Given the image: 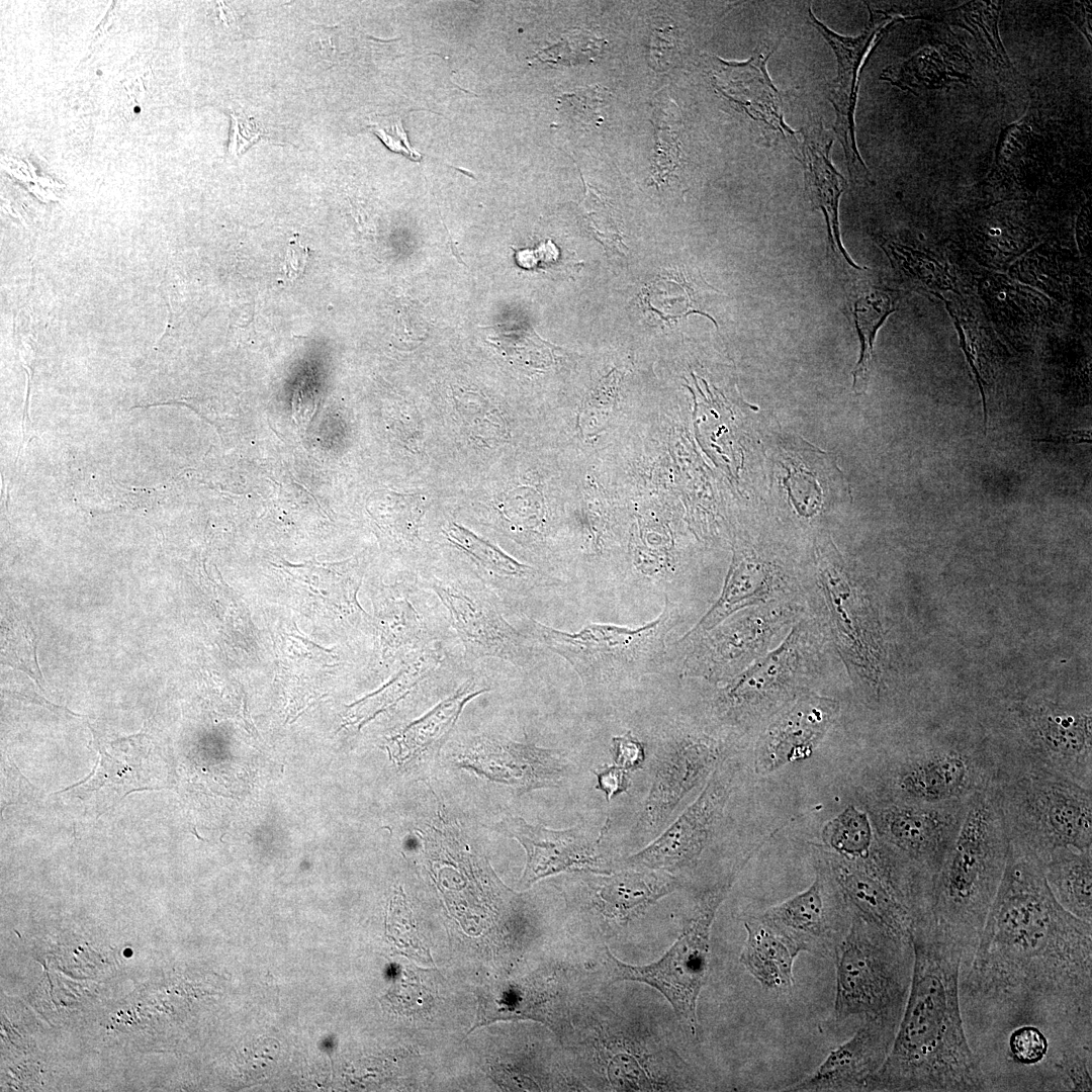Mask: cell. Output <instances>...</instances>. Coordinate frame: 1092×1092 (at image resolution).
<instances>
[{
  "instance_id": "6da1fadb",
  "label": "cell",
  "mask_w": 1092,
  "mask_h": 1092,
  "mask_svg": "<svg viewBox=\"0 0 1092 1092\" xmlns=\"http://www.w3.org/2000/svg\"><path fill=\"white\" fill-rule=\"evenodd\" d=\"M912 977L892 1048L862 1091H987L960 1004L961 946L930 921L914 925Z\"/></svg>"
},
{
  "instance_id": "7a4b0ae2",
  "label": "cell",
  "mask_w": 1092,
  "mask_h": 1092,
  "mask_svg": "<svg viewBox=\"0 0 1092 1092\" xmlns=\"http://www.w3.org/2000/svg\"><path fill=\"white\" fill-rule=\"evenodd\" d=\"M1009 837L991 788L973 794L960 831L931 878L930 922L972 958L1005 870Z\"/></svg>"
},
{
  "instance_id": "3957f363",
  "label": "cell",
  "mask_w": 1092,
  "mask_h": 1092,
  "mask_svg": "<svg viewBox=\"0 0 1092 1092\" xmlns=\"http://www.w3.org/2000/svg\"><path fill=\"white\" fill-rule=\"evenodd\" d=\"M991 789L1009 841L1040 860L1058 848H1092V788L1045 768L1003 765Z\"/></svg>"
},
{
  "instance_id": "277c9868",
  "label": "cell",
  "mask_w": 1092,
  "mask_h": 1092,
  "mask_svg": "<svg viewBox=\"0 0 1092 1092\" xmlns=\"http://www.w3.org/2000/svg\"><path fill=\"white\" fill-rule=\"evenodd\" d=\"M834 954L835 1019L857 1016L899 1025L912 977L911 936L850 914Z\"/></svg>"
},
{
  "instance_id": "5b68a950",
  "label": "cell",
  "mask_w": 1092,
  "mask_h": 1092,
  "mask_svg": "<svg viewBox=\"0 0 1092 1092\" xmlns=\"http://www.w3.org/2000/svg\"><path fill=\"white\" fill-rule=\"evenodd\" d=\"M674 615L673 604L666 598L660 615L635 629L589 624L568 633L530 617L527 629L535 641L565 659L584 686L610 687L653 673L662 665Z\"/></svg>"
},
{
  "instance_id": "8992f818",
  "label": "cell",
  "mask_w": 1092,
  "mask_h": 1092,
  "mask_svg": "<svg viewBox=\"0 0 1092 1092\" xmlns=\"http://www.w3.org/2000/svg\"><path fill=\"white\" fill-rule=\"evenodd\" d=\"M734 877L735 873L697 898L682 933L660 960L631 966L607 951L606 966L614 980L637 981L658 990L694 1035L698 998L708 976L712 924Z\"/></svg>"
},
{
  "instance_id": "52a82bcc",
  "label": "cell",
  "mask_w": 1092,
  "mask_h": 1092,
  "mask_svg": "<svg viewBox=\"0 0 1092 1092\" xmlns=\"http://www.w3.org/2000/svg\"><path fill=\"white\" fill-rule=\"evenodd\" d=\"M426 586L445 607L466 659L494 658L518 668L532 664V646L505 619L499 599L483 582L432 575Z\"/></svg>"
},
{
  "instance_id": "ba28073f",
  "label": "cell",
  "mask_w": 1092,
  "mask_h": 1092,
  "mask_svg": "<svg viewBox=\"0 0 1092 1092\" xmlns=\"http://www.w3.org/2000/svg\"><path fill=\"white\" fill-rule=\"evenodd\" d=\"M968 800L936 804L889 800L869 813L879 837L931 880L960 831Z\"/></svg>"
},
{
  "instance_id": "9c48e42d",
  "label": "cell",
  "mask_w": 1092,
  "mask_h": 1092,
  "mask_svg": "<svg viewBox=\"0 0 1092 1092\" xmlns=\"http://www.w3.org/2000/svg\"><path fill=\"white\" fill-rule=\"evenodd\" d=\"M731 789L732 772L718 764L698 798L661 835L629 856L627 866L667 873L696 861L723 814Z\"/></svg>"
},
{
  "instance_id": "30bf717a",
  "label": "cell",
  "mask_w": 1092,
  "mask_h": 1092,
  "mask_svg": "<svg viewBox=\"0 0 1092 1092\" xmlns=\"http://www.w3.org/2000/svg\"><path fill=\"white\" fill-rule=\"evenodd\" d=\"M986 761L953 748L929 750L898 766L890 800L918 804L966 800L992 787L997 770Z\"/></svg>"
},
{
  "instance_id": "8fae6325",
  "label": "cell",
  "mask_w": 1092,
  "mask_h": 1092,
  "mask_svg": "<svg viewBox=\"0 0 1092 1092\" xmlns=\"http://www.w3.org/2000/svg\"><path fill=\"white\" fill-rule=\"evenodd\" d=\"M456 760L459 767L508 785L519 794L556 787L567 771L558 750L486 735L470 737L460 744Z\"/></svg>"
},
{
  "instance_id": "7c38bea8",
  "label": "cell",
  "mask_w": 1092,
  "mask_h": 1092,
  "mask_svg": "<svg viewBox=\"0 0 1092 1092\" xmlns=\"http://www.w3.org/2000/svg\"><path fill=\"white\" fill-rule=\"evenodd\" d=\"M870 19L857 36H843L821 22L808 8V22L822 35L833 50L837 60V77L829 85L828 99L835 111L833 130L840 142L851 174L867 167L855 143L854 111L857 99L858 74L875 40L885 28L899 17L869 7Z\"/></svg>"
},
{
  "instance_id": "4fadbf2b",
  "label": "cell",
  "mask_w": 1092,
  "mask_h": 1092,
  "mask_svg": "<svg viewBox=\"0 0 1092 1092\" xmlns=\"http://www.w3.org/2000/svg\"><path fill=\"white\" fill-rule=\"evenodd\" d=\"M500 826L526 851L527 860L521 879L524 885L564 871L611 872L600 847L608 823L597 838L590 837L581 828L554 830L530 824L516 816L506 817Z\"/></svg>"
},
{
  "instance_id": "5bb4252c",
  "label": "cell",
  "mask_w": 1092,
  "mask_h": 1092,
  "mask_svg": "<svg viewBox=\"0 0 1092 1092\" xmlns=\"http://www.w3.org/2000/svg\"><path fill=\"white\" fill-rule=\"evenodd\" d=\"M720 753L717 743L705 737L673 743L658 760L638 821L640 830L657 832L678 803L718 766Z\"/></svg>"
},
{
  "instance_id": "9a60e30c",
  "label": "cell",
  "mask_w": 1092,
  "mask_h": 1092,
  "mask_svg": "<svg viewBox=\"0 0 1092 1092\" xmlns=\"http://www.w3.org/2000/svg\"><path fill=\"white\" fill-rule=\"evenodd\" d=\"M898 1023L863 1019L852 1036L832 1050L809 1076L790 1091H862L892 1048Z\"/></svg>"
},
{
  "instance_id": "2e32d148",
  "label": "cell",
  "mask_w": 1092,
  "mask_h": 1092,
  "mask_svg": "<svg viewBox=\"0 0 1092 1092\" xmlns=\"http://www.w3.org/2000/svg\"><path fill=\"white\" fill-rule=\"evenodd\" d=\"M838 705L823 697H807L786 709L770 723L758 742L754 767L771 774L807 759L832 724Z\"/></svg>"
},
{
  "instance_id": "e0dca14e",
  "label": "cell",
  "mask_w": 1092,
  "mask_h": 1092,
  "mask_svg": "<svg viewBox=\"0 0 1092 1092\" xmlns=\"http://www.w3.org/2000/svg\"><path fill=\"white\" fill-rule=\"evenodd\" d=\"M772 52L760 46L744 63L719 61L716 84L749 117L764 124L765 135L782 140L801 162L802 145L796 131L784 120L782 96L767 73L766 62Z\"/></svg>"
},
{
  "instance_id": "ac0fdd59",
  "label": "cell",
  "mask_w": 1092,
  "mask_h": 1092,
  "mask_svg": "<svg viewBox=\"0 0 1092 1092\" xmlns=\"http://www.w3.org/2000/svg\"><path fill=\"white\" fill-rule=\"evenodd\" d=\"M827 877L819 872L801 893L769 907L758 917L800 953L819 948L834 936Z\"/></svg>"
},
{
  "instance_id": "d6986e66",
  "label": "cell",
  "mask_w": 1092,
  "mask_h": 1092,
  "mask_svg": "<svg viewBox=\"0 0 1092 1092\" xmlns=\"http://www.w3.org/2000/svg\"><path fill=\"white\" fill-rule=\"evenodd\" d=\"M804 140L800 163L804 166L806 192L813 206L819 208L825 217L828 251L832 252L834 261L839 264L861 270L841 244L838 208L846 181L831 162L833 140L828 138L822 126L804 133Z\"/></svg>"
},
{
  "instance_id": "ffe728a7",
  "label": "cell",
  "mask_w": 1092,
  "mask_h": 1092,
  "mask_svg": "<svg viewBox=\"0 0 1092 1092\" xmlns=\"http://www.w3.org/2000/svg\"><path fill=\"white\" fill-rule=\"evenodd\" d=\"M442 531L454 547L477 565L483 574V583L499 601L518 599L539 584L533 567L519 562L463 526L449 522Z\"/></svg>"
},
{
  "instance_id": "44dd1931",
  "label": "cell",
  "mask_w": 1092,
  "mask_h": 1092,
  "mask_svg": "<svg viewBox=\"0 0 1092 1092\" xmlns=\"http://www.w3.org/2000/svg\"><path fill=\"white\" fill-rule=\"evenodd\" d=\"M797 634L736 675L722 691L719 702L728 712L744 713L778 698L795 663Z\"/></svg>"
},
{
  "instance_id": "7402d4cb",
  "label": "cell",
  "mask_w": 1092,
  "mask_h": 1092,
  "mask_svg": "<svg viewBox=\"0 0 1092 1092\" xmlns=\"http://www.w3.org/2000/svg\"><path fill=\"white\" fill-rule=\"evenodd\" d=\"M489 691L477 676L467 678L449 697L421 718L413 721L390 738L397 745V764L420 759L436 751L448 737L464 707L475 697Z\"/></svg>"
},
{
  "instance_id": "603a6c76",
  "label": "cell",
  "mask_w": 1092,
  "mask_h": 1092,
  "mask_svg": "<svg viewBox=\"0 0 1092 1092\" xmlns=\"http://www.w3.org/2000/svg\"><path fill=\"white\" fill-rule=\"evenodd\" d=\"M595 884L594 904L600 913L620 921L638 914L677 887L676 880L666 872L635 869L600 877Z\"/></svg>"
},
{
  "instance_id": "cb8c5ba5",
  "label": "cell",
  "mask_w": 1092,
  "mask_h": 1092,
  "mask_svg": "<svg viewBox=\"0 0 1092 1092\" xmlns=\"http://www.w3.org/2000/svg\"><path fill=\"white\" fill-rule=\"evenodd\" d=\"M820 560V580L831 613L834 636L841 654L852 664L860 665L867 655L864 635L857 616L859 609L854 586L837 557Z\"/></svg>"
},
{
  "instance_id": "d4e9b609",
  "label": "cell",
  "mask_w": 1092,
  "mask_h": 1092,
  "mask_svg": "<svg viewBox=\"0 0 1092 1092\" xmlns=\"http://www.w3.org/2000/svg\"><path fill=\"white\" fill-rule=\"evenodd\" d=\"M747 932L740 962L768 990L788 991L794 983V962L800 953L785 937L758 917L746 921Z\"/></svg>"
},
{
  "instance_id": "484cf974",
  "label": "cell",
  "mask_w": 1092,
  "mask_h": 1092,
  "mask_svg": "<svg viewBox=\"0 0 1092 1092\" xmlns=\"http://www.w3.org/2000/svg\"><path fill=\"white\" fill-rule=\"evenodd\" d=\"M1042 861L1048 886L1058 903L1074 916L1092 921V848L1063 847Z\"/></svg>"
},
{
  "instance_id": "4316f807",
  "label": "cell",
  "mask_w": 1092,
  "mask_h": 1092,
  "mask_svg": "<svg viewBox=\"0 0 1092 1092\" xmlns=\"http://www.w3.org/2000/svg\"><path fill=\"white\" fill-rule=\"evenodd\" d=\"M772 581L774 576L768 566L747 558H735L719 598L681 641L699 632L716 628L732 613L742 608L764 601L771 593Z\"/></svg>"
},
{
  "instance_id": "83f0119b",
  "label": "cell",
  "mask_w": 1092,
  "mask_h": 1092,
  "mask_svg": "<svg viewBox=\"0 0 1092 1092\" xmlns=\"http://www.w3.org/2000/svg\"><path fill=\"white\" fill-rule=\"evenodd\" d=\"M381 658L408 655L413 651L434 644L437 633L428 623V617L416 607L407 595L392 599L385 610L378 614Z\"/></svg>"
},
{
  "instance_id": "f1b7e54d",
  "label": "cell",
  "mask_w": 1092,
  "mask_h": 1092,
  "mask_svg": "<svg viewBox=\"0 0 1092 1092\" xmlns=\"http://www.w3.org/2000/svg\"><path fill=\"white\" fill-rule=\"evenodd\" d=\"M897 299L893 292L876 288L851 297L850 312L860 341L859 359L852 371V387L857 394L863 392L869 383L877 332L896 310Z\"/></svg>"
},
{
  "instance_id": "f546056e",
  "label": "cell",
  "mask_w": 1092,
  "mask_h": 1092,
  "mask_svg": "<svg viewBox=\"0 0 1092 1092\" xmlns=\"http://www.w3.org/2000/svg\"><path fill=\"white\" fill-rule=\"evenodd\" d=\"M823 839L838 855L846 858H866L881 841L870 813L853 805L828 821Z\"/></svg>"
},
{
  "instance_id": "4dcf8cb0",
  "label": "cell",
  "mask_w": 1092,
  "mask_h": 1092,
  "mask_svg": "<svg viewBox=\"0 0 1092 1092\" xmlns=\"http://www.w3.org/2000/svg\"><path fill=\"white\" fill-rule=\"evenodd\" d=\"M493 997V996H492ZM547 996L530 985L509 986L502 989L493 999H482L478 1013L479 1024L496 1018H532L551 1021L546 1007Z\"/></svg>"
},
{
  "instance_id": "1f68e13d",
  "label": "cell",
  "mask_w": 1092,
  "mask_h": 1092,
  "mask_svg": "<svg viewBox=\"0 0 1092 1092\" xmlns=\"http://www.w3.org/2000/svg\"><path fill=\"white\" fill-rule=\"evenodd\" d=\"M767 630L766 620L760 617H749L727 626V632L721 636L717 634L716 640L710 642L711 647L705 651L709 663L705 665L710 670H716L721 669L725 662H738L742 657L750 656L763 641Z\"/></svg>"
},
{
  "instance_id": "d6a6232c",
  "label": "cell",
  "mask_w": 1092,
  "mask_h": 1092,
  "mask_svg": "<svg viewBox=\"0 0 1092 1092\" xmlns=\"http://www.w3.org/2000/svg\"><path fill=\"white\" fill-rule=\"evenodd\" d=\"M998 2H969L951 11V22L969 30L995 60L1008 64L997 31Z\"/></svg>"
},
{
  "instance_id": "836d02e7",
  "label": "cell",
  "mask_w": 1092,
  "mask_h": 1092,
  "mask_svg": "<svg viewBox=\"0 0 1092 1092\" xmlns=\"http://www.w3.org/2000/svg\"><path fill=\"white\" fill-rule=\"evenodd\" d=\"M5 642L2 644L4 662L21 669L37 680L41 674L36 660L37 638L30 622L13 614L7 618Z\"/></svg>"
},
{
  "instance_id": "e575fe53",
  "label": "cell",
  "mask_w": 1092,
  "mask_h": 1092,
  "mask_svg": "<svg viewBox=\"0 0 1092 1092\" xmlns=\"http://www.w3.org/2000/svg\"><path fill=\"white\" fill-rule=\"evenodd\" d=\"M387 928L388 936L404 954L432 963L429 949L416 930L411 910L401 892L390 902Z\"/></svg>"
},
{
  "instance_id": "d590c367",
  "label": "cell",
  "mask_w": 1092,
  "mask_h": 1092,
  "mask_svg": "<svg viewBox=\"0 0 1092 1092\" xmlns=\"http://www.w3.org/2000/svg\"><path fill=\"white\" fill-rule=\"evenodd\" d=\"M370 128L390 151L413 161L422 159V154L411 146L398 116H377L371 121Z\"/></svg>"
},
{
  "instance_id": "8d00e7d4",
  "label": "cell",
  "mask_w": 1092,
  "mask_h": 1092,
  "mask_svg": "<svg viewBox=\"0 0 1092 1092\" xmlns=\"http://www.w3.org/2000/svg\"><path fill=\"white\" fill-rule=\"evenodd\" d=\"M612 748L615 764L625 770L637 769L644 762V745L631 732L614 737Z\"/></svg>"
},
{
  "instance_id": "74e56055",
  "label": "cell",
  "mask_w": 1092,
  "mask_h": 1092,
  "mask_svg": "<svg viewBox=\"0 0 1092 1092\" xmlns=\"http://www.w3.org/2000/svg\"><path fill=\"white\" fill-rule=\"evenodd\" d=\"M601 87L589 88L587 91H581L579 94L568 95L573 101H575V120L582 124H596L598 125L603 121L601 115V108L604 103L603 93L600 91Z\"/></svg>"
},
{
  "instance_id": "f35d334b",
  "label": "cell",
  "mask_w": 1092,
  "mask_h": 1092,
  "mask_svg": "<svg viewBox=\"0 0 1092 1092\" xmlns=\"http://www.w3.org/2000/svg\"><path fill=\"white\" fill-rule=\"evenodd\" d=\"M595 775L596 787L605 794L608 801L629 788L626 770L616 764L604 766L596 770Z\"/></svg>"
},
{
  "instance_id": "ab89813d",
  "label": "cell",
  "mask_w": 1092,
  "mask_h": 1092,
  "mask_svg": "<svg viewBox=\"0 0 1092 1092\" xmlns=\"http://www.w3.org/2000/svg\"><path fill=\"white\" fill-rule=\"evenodd\" d=\"M233 120L231 151L236 154H241L259 140L262 135V130L253 118L242 115H233Z\"/></svg>"
},
{
  "instance_id": "60d3db41",
  "label": "cell",
  "mask_w": 1092,
  "mask_h": 1092,
  "mask_svg": "<svg viewBox=\"0 0 1092 1092\" xmlns=\"http://www.w3.org/2000/svg\"><path fill=\"white\" fill-rule=\"evenodd\" d=\"M307 261V250L299 244L296 239H291L289 246L287 247L284 271L290 280H294L300 277L305 270Z\"/></svg>"
},
{
  "instance_id": "b9f144b4",
  "label": "cell",
  "mask_w": 1092,
  "mask_h": 1092,
  "mask_svg": "<svg viewBox=\"0 0 1092 1092\" xmlns=\"http://www.w3.org/2000/svg\"><path fill=\"white\" fill-rule=\"evenodd\" d=\"M1035 441L1036 442H1044V443H1054V444H1061V443H1077V444L1091 443V430L1090 429L1089 430H1075V431L1069 432L1067 434L1051 436V437H1046V438H1043V439H1037Z\"/></svg>"
}]
</instances>
